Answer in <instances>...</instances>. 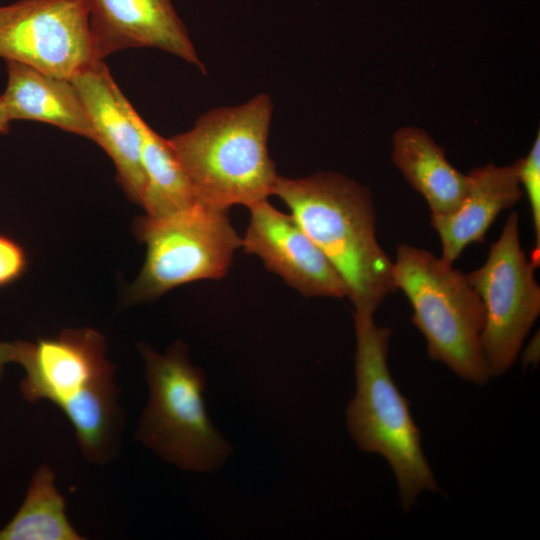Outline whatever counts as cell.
<instances>
[{"label":"cell","instance_id":"ba28073f","mask_svg":"<svg viewBox=\"0 0 540 540\" xmlns=\"http://www.w3.org/2000/svg\"><path fill=\"white\" fill-rule=\"evenodd\" d=\"M17 363L25 371L20 382L24 399L50 401L67 418L119 394L105 339L92 328L65 329L36 342L19 341Z\"/></svg>","mask_w":540,"mask_h":540},{"label":"cell","instance_id":"277c9868","mask_svg":"<svg viewBox=\"0 0 540 540\" xmlns=\"http://www.w3.org/2000/svg\"><path fill=\"white\" fill-rule=\"evenodd\" d=\"M145 362L148 400L137 439L164 461L183 471L209 473L233 453L231 442L211 421L204 401V371L193 365L188 346L174 342L164 354L138 344Z\"/></svg>","mask_w":540,"mask_h":540},{"label":"cell","instance_id":"8992f818","mask_svg":"<svg viewBox=\"0 0 540 540\" xmlns=\"http://www.w3.org/2000/svg\"><path fill=\"white\" fill-rule=\"evenodd\" d=\"M133 230L146 257L124 294L125 305L152 301L190 282L223 278L242 246L227 210L198 203L166 216L138 217Z\"/></svg>","mask_w":540,"mask_h":540},{"label":"cell","instance_id":"3957f363","mask_svg":"<svg viewBox=\"0 0 540 540\" xmlns=\"http://www.w3.org/2000/svg\"><path fill=\"white\" fill-rule=\"evenodd\" d=\"M356 336V390L346 409L351 438L364 452L377 453L390 465L405 511L422 492L439 491L421 445V433L409 401L395 384L387 354L391 329L371 314H353Z\"/></svg>","mask_w":540,"mask_h":540},{"label":"cell","instance_id":"5bb4252c","mask_svg":"<svg viewBox=\"0 0 540 540\" xmlns=\"http://www.w3.org/2000/svg\"><path fill=\"white\" fill-rule=\"evenodd\" d=\"M6 64L8 80L1 96L11 121L44 122L94 141L88 115L70 79L14 61Z\"/></svg>","mask_w":540,"mask_h":540},{"label":"cell","instance_id":"7402d4cb","mask_svg":"<svg viewBox=\"0 0 540 540\" xmlns=\"http://www.w3.org/2000/svg\"><path fill=\"white\" fill-rule=\"evenodd\" d=\"M536 337L531 341V346H532V353H533V358H532V361H536ZM530 353L531 351L529 349H527V352L525 354V359L530 362L531 361V358H530Z\"/></svg>","mask_w":540,"mask_h":540},{"label":"cell","instance_id":"ffe728a7","mask_svg":"<svg viewBox=\"0 0 540 540\" xmlns=\"http://www.w3.org/2000/svg\"><path fill=\"white\" fill-rule=\"evenodd\" d=\"M19 354V341L3 342L0 341V382L4 376L6 364L17 362Z\"/></svg>","mask_w":540,"mask_h":540},{"label":"cell","instance_id":"5b68a950","mask_svg":"<svg viewBox=\"0 0 540 540\" xmlns=\"http://www.w3.org/2000/svg\"><path fill=\"white\" fill-rule=\"evenodd\" d=\"M392 278L410 302L411 320L426 340L429 358L464 380L487 383L492 375L481 344L484 307L466 274L442 257L402 243Z\"/></svg>","mask_w":540,"mask_h":540},{"label":"cell","instance_id":"30bf717a","mask_svg":"<svg viewBox=\"0 0 540 540\" xmlns=\"http://www.w3.org/2000/svg\"><path fill=\"white\" fill-rule=\"evenodd\" d=\"M242 239L248 254L306 297L343 298L347 287L334 266L295 218L263 200L250 208Z\"/></svg>","mask_w":540,"mask_h":540},{"label":"cell","instance_id":"6da1fadb","mask_svg":"<svg viewBox=\"0 0 540 540\" xmlns=\"http://www.w3.org/2000/svg\"><path fill=\"white\" fill-rule=\"evenodd\" d=\"M272 195L324 253L344 281L354 313L374 315L397 291L393 262L376 235V213L370 191L336 172L305 178L278 176Z\"/></svg>","mask_w":540,"mask_h":540},{"label":"cell","instance_id":"52a82bcc","mask_svg":"<svg viewBox=\"0 0 540 540\" xmlns=\"http://www.w3.org/2000/svg\"><path fill=\"white\" fill-rule=\"evenodd\" d=\"M538 267L521 247L519 216L511 213L482 266L466 274L484 307L481 344L492 376L504 375L540 313Z\"/></svg>","mask_w":540,"mask_h":540},{"label":"cell","instance_id":"ac0fdd59","mask_svg":"<svg viewBox=\"0 0 540 540\" xmlns=\"http://www.w3.org/2000/svg\"><path fill=\"white\" fill-rule=\"evenodd\" d=\"M519 181L526 193L535 233V247L530 255L538 266L540 261V133L538 131L529 153L520 158Z\"/></svg>","mask_w":540,"mask_h":540},{"label":"cell","instance_id":"9c48e42d","mask_svg":"<svg viewBox=\"0 0 540 540\" xmlns=\"http://www.w3.org/2000/svg\"><path fill=\"white\" fill-rule=\"evenodd\" d=\"M0 59L71 79L98 60L84 0H19L0 6Z\"/></svg>","mask_w":540,"mask_h":540},{"label":"cell","instance_id":"2e32d148","mask_svg":"<svg viewBox=\"0 0 540 540\" xmlns=\"http://www.w3.org/2000/svg\"><path fill=\"white\" fill-rule=\"evenodd\" d=\"M142 142L146 186L141 206L151 216H166L197 204L192 186L168 140L157 134L133 107Z\"/></svg>","mask_w":540,"mask_h":540},{"label":"cell","instance_id":"7a4b0ae2","mask_svg":"<svg viewBox=\"0 0 540 540\" xmlns=\"http://www.w3.org/2000/svg\"><path fill=\"white\" fill-rule=\"evenodd\" d=\"M272 110L269 95L260 93L242 105L213 109L167 139L198 204L228 211L272 195L278 178L267 148Z\"/></svg>","mask_w":540,"mask_h":540},{"label":"cell","instance_id":"8fae6325","mask_svg":"<svg viewBox=\"0 0 540 540\" xmlns=\"http://www.w3.org/2000/svg\"><path fill=\"white\" fill-rule=\"evenodd\" d=\"M98 60L128 48L153 47L204 70L171 0H84Z\"/></svg>","mask_w":540,"mask_h":540},{"label":"cell","instance_id":"9a60e30c","mask_svg":"<svg viewBox=\"0 0 540 540\" xmlns=\"http://www.w3.org/2000/svg\"><path fill=\"white\" fill-rule=\"evenodd\" d=\"M392 161L412 188L426 200L431 215L456 210L469 191L468 174L457 170L423 129L405 126L392 136Z\"/></svg>","mask_w":540,"mask_h":540},{"label":"cell","instance_id":"4fadbf2b","mask_svg":"<svg viewBox=\"0 0 540 540\" xmlns=\"http://www.w3.org/2000/svg\"><path fill=\"white\" fill-rule=\"evenodd\" d=\"M519 166L520 158L506 166L489 163L472 169L469 191L460 206L448 214L430 215L444 260L453 264L469 244L484 242L498 215L521 200Z\"/></svg>","mask_w":540,"mask_h":540},{"label":"cell","instance_id":"d6986e66","mask_svg":"<svg viewBox=\"0 0 540 540\" xmlns=\"http://www.w3.org/2000/svg\"><path fill=\"white\" fill-rule=\"evenodd\" d=\"M25 250L13 239L0 235V287L20 278L27 268Z\"/></svg>","mask_w":540,"mask_h":540},{"label":"cell","instance_id":"e0dca14e","mask_svg":"<svg viewBox=\"0 0 540 540\" xmlns=\"http://www.w3.org/2000/svg\"><path fill=\"white\" fill-rule=\"evenodd\" d=\"M52 468L41 465L33 474L25 499L13 518L0 528V540H82L66 515Z\"/></svg>","mask_w":540,"mask_h":540},{"label":"cell","instance_id":"44dd1931","mask_svg":"<svg viewBox=\"0 0 540 540\" xmlns=\"http://www.w3.org/2000/svg\"><path fill=\"white\" fill-rule=\"evenodd\" d=\"M10 122L11 120L7 114L3 98L0 95V133H7L9 131Z\"/></svg>","mask_w":540,"mask_h":540},{"label":"cell","instance_id":"7c38bea8","mask_svg":"<svg viewBox=\"0 0 540 540\" xmlns=\"http://www.w3.org/2000/svg\"><path fill=\"white\" fill-rule=\"evenodd\" d=\"M97 143L112 159L116 178L128 198L141 206L146 186L142 142L127 100L103 61H96L71 79Z\"/></svg>","mask_w":540,"mask_h":540}]
</instances>
